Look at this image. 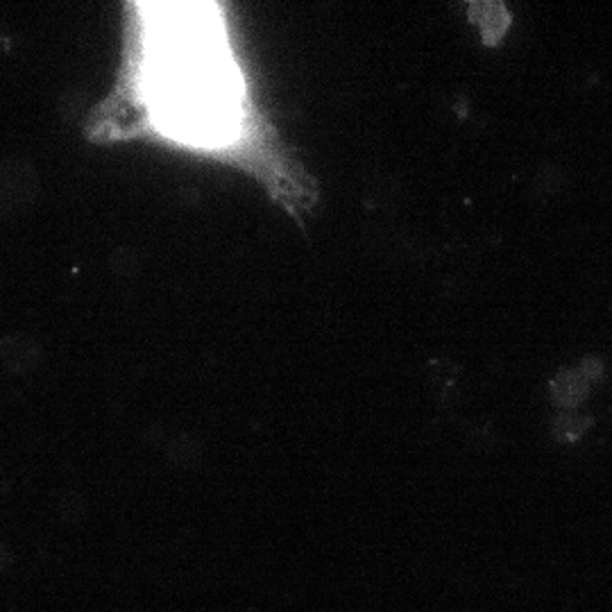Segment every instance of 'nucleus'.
<instances>
[{
	"label": "nucleus",
	"instance_id": "nucleus-1",
	"mask_svg": "<svg viewBox=\"0 0 612 612\" xmlns=\"http://www.w3.org/2000/svg\"><path fill=\"white\" fill-rule=\"evenodd\" d=\"M146 93L154 120L190 143L232 139L241 118V80L213 5H146Z\"/></svg>",
	"mask_w": 612,
	"mask_h": 612
},
{
	"label": "nucleus",
	"instance_id": "nucleus-2",
	"mask_svg": "<svg viewBox=\"0 0 612 612\" xmlns=\"http://www.w3.org/2000/svg\"><path fill=\"white\" fill-rule=\"evenodd\" d=\"M586 395V383L574 377V374H567L565 381L558 385V400L565 404V406H574L584 400Z\"/></svg>",
	"mask_w": 612,
	"mask_h": 612
},
{
	"label": "nucleus",
	"instance_id": "nucleus-3",
	"mask_svg": "<svg viewBox=\"0 0 612 612\" xmlns=\"http://www.w3.org/2000/svg\"><path fill=\"white\" fill-rule=\"evenodd\" d=\"M586 420H581V417H571V415H567V417H563V420L558 423V434L563 436V438H567V440H574V438H578L584 434V429H586Z\"/></svg>",
	"mask_w": 612,
	"mask_h": 612
}]
</instances>
